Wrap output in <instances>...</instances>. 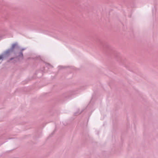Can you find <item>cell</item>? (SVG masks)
Returning a JSON list of instances; mask_svg holds the SVG:
<instances>
[]
</instances>
